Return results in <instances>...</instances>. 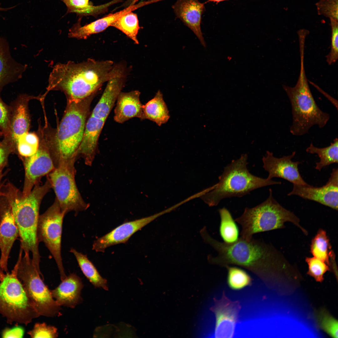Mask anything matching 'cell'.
Masks as SVG:
<instances>
[{"instance_id": "1", "label": "cell", "mask_w": 338, "mask_h": 338, "mask_svg": "<svg viewBox=\"0 0 338 338\" xmlns=\"http://www.w3.org/2000/svg\"><path fill=\"white\" fill-rule=\"evenodd\" d=\"M125 71L124 64H115L111 60L89 58L80 63L69 61L58 63L50 74L45 94L60 90L65 95L67 101L79 102L96 94L105 83Z\"/></svg>"}, {"instance_id": "2", "label": "cell", "mask_w": 338, "mask_h": 338, "mask_svg": "<svg viewBox=\"0 0 338 338\" xmlns=\"http://www.w3.org/2000/svg\"><path fill=\"white\" fill-rule=\"evenodd\" d=\"M52 188L47 178L42 185L36 184L28 194L22 192L10 183L4 186L3 195L12 212L18 228L20 248L24 253H31L35 265L39 267L40 256L38 250L37 228L42 201Z\"/></svg>"}, {"instance_id": "3", "label": "cell", "mask_w": 338, "mask_h": 338, "mask_svg": "<svg viewBox=\"0 0 338 338\" xmlns=\"http://www.w3.org/2000/svg\"><path fill=\"white\" fill-rule=\"evenodd\" d=\"M95 95L79 101H67L61 121L53 134L46 131L50 153L55 167L74 165L76 155L83 137L90 113V104Z\"/></svg>"}, {"instance_id": "4", "label": "cell", "mask_w": 338, "mask_h": 338, "mask_svg": "<svg viewBox=\"0 0 338 338\" xmlns=\"http://www.w3.org/2000/svg\"><path fill=\"white\" fill-rule=\"evenodd\" d=\"M203 238L217 252L215 257H208L212 264L225 267L236 265L260 273L273 266L277 260L274 249L261 239L253 238L247 240L240 237L234 242L227 243L213 238L207 232Z\"/></svg>"}, {"instance_id": "5", "label": "cell", "mask_w": 338, "mask_h": 338, "mask_svg": "<svg viewBox=\"0 0 338 338\" xmlns=\"http://www.w3.org/2000/svg\"><path fill=\"white\" fill-rule=\"evenodd\" d=\"M300 67L299 76L293 87L282 85L290 102L292 123L289 131L291 134L301 136L308 134L314 125L324 127L330 120L327 113L317 104L310 89L304 67V50H300Z\"/></svg>"}, {"instance_id": "6", "label": "cell", "mask_w": 338, "mask_h": 338, "mask_svg": "<svg viewBox=\"0 0 338 338\" xmlns=\"http://www.w3.org/2000/svg\"><path fill=\"white\" fill-rule=\"evenodd\" d=\"M248 159L247 155L243 154L224 167L219 177L218 182L204 197V200L209 205L216 206L224 198L241 197L256 189L281 183L252 174L247 167Z\"/></svg>"}, {"instance_id": "7", "label": "cell", "mask_w": 338, "mask_h": 338, "mask_svg": "<svg viewBox=\"0 0 338 338\" xmlns=\"http://www.w3.org/2000/svg\"><path fill=\"white\" fill-rule=\"evenodd\" d=\"M235 221L241 227V237L247 240L251 239L255 233L283 228L287 222L293 223L307 233L300 224L296 216L283 207L274 198L271 189H269L267 199L254 207H246Z\"/></svg>"}, {"instance_id": "8", "label": "cell", "mask_w": 338, "mask_h": 338, "mask_svg": "<svg viewBox=\"0 0 338 338\" xmlns=\"http://www.w3.org/2000/svg\"><path fill=\"white\" fill-rule=\"evenodd\" d=\"M17 261L10 273H6L0 283V314L7 322L27 325L40 315L34 308L17 276Z\"/></svg>"}, {"instance_id": "9", "label": "cell", "mask_w": 338, "mask_h": 338, "mask_svg": "<svg viewBox=\"0 0 338 338\" xmlns=\"http://www.w3.org/2000/svg\"><path fill=\"white\" fill-rule=\"evenodd\" d=\"M20 248L17 262V276L22 284L35 310L40 315L53 317L61 315V306L53 298L50 290L45 284L37 268L29 256Z\"/></svg>"}, {"instance_id": "10", "label": "cell", "mask_w": 338, "mask_h": 338, "mask_svg": "<svg viewBox=\"0 0 338 338\" xmlns=\"http://www.w3.org/2000/svg\"><path fill=\"white\" fill-rule=\"evenodd\" d=\"M74 166L62 165L48 174V177L61 211L66 215L73 211L77 214L90 206L85 202L77 187Z\"/></svg>"}, {"instance_id": "11", "label": "cell", "mask_w": 338, "mask_h": 338, "mask_svg": "<svg viewBox=\"0 0 338 338\" xmlns=\"http://www.w3.org/2000/svg\"><path fill=\"white\" fill-rule=\"evenodd\" d=\"M65 215L55 199L53 203L39 215L37 228L39 243L42 242L53 256L57 264L61 280L66 277L61 254L62 225Z\"/></svg>"}, {"instance_id": "12", "label": "cell", "mask_w": 338, "mask_h": 338, "mask_svg": "<svg viewBox=\"0 0 338 338\" xmlns=\"http://www.w3.org/2000/svg\"><path fill=\"white\" fill-rule=\"evenodd\" d=\"M38 148L33 155L23 158L25 177L22 194L25 196L31 192L43 176L49 174L55 168L47 137L43 129L39 128Z\"/></svg>"}, {"instance_id": "13", "label": "cell", "mask_w": 338, "mask_h": 338, "mask_svg": "<svg viewBox=\"0 0 338 338\" xmlns=\"http://www.w3.org/2000/svg\"><path fill=\"white\" fill-rule=\"evenodd\" d=\"M338 169L334 168L326 184L320 187L293 184L288 196L295 195L338 210Z\"/></svg>"}, {"instance_id": "14", "label": "cell", "mask_w": 338, "mask_h": 338, "mask_svg": "<svg viewBox=\"0 0 338 338\" xmlns=\"http://www.w3.org/2000/svg\"><path fill=\"white\" fill-rule=\"evenodd\" d=\"M214 301V305L211 310L214 313L216 318L215 337H233L241 308L239 303L230 300L224 293L220 299H215Z\"/></svg>"}, {"instance_id": "15", "label": "cell", "mask_w": 338, "mask_h": 338, "mask_svg": "<svg viewBox=\"0 0 338 338\" xmlns=\"http://www.w3.org/2000/svg\"><path fill=\"white\" fill-rule=\"evenodd\" d=\"M295 154L296 152L294 151L291 155L277 158L274 156L272 152L267 151L262 160L263 168L269 173L267 178L272 179L279 177L293 184L309 185L303 179L299 172L298 166L300 162L292 161Z\"/></svg>"}, {"instance_id": "16", "label": "cell", "mask_w": 338, "mask_h": 338, "mask_svg": "<svg viewBox=\"0 0 338 338\" xmlns=\"http://www.w3.org/2000/svg\"><path fill=\"white\" fill-rule=\"evenodd\" d=\"M4 197L5 200L0 202V269L6 273L9 254L19 234L11 207Z\"/></svg>"}, {"instance_id": "17", "label": "cell", "mask_w": 338, "mask_h": 338, "mask_svg": "<svg viewBox=\"0 0 338 338\" xmlns=\"http://www.w3.org/2000/svg\"><path fill=\"white\" fill-rule=\"evenodd\" d=\"M156 214L125 222L94 242L92 249L96 252H104L107 248L117 244L125 243L136 232L156 218Z\"/></svg>"}, {"instance_id": "18", "label": "cell", "mask_w": 338, "mask_h": 338, "mask_svg": "<svg viewBox=\"0 0 338 338\" xmlns=\"http://www.w3.org/2000/svg\"><path fill=\"white\" fill-rule=\"evenodd\" d=\"M42 95L35 96L26 94L19 95L9 105L10 108V135L8 138L15 145L18 138L28 132L31 120L28 109L29 101L43 100ZM17 149V148H16Z\"/></svg>"}, {"instance_id": "19", "label": "cell", "mask_w": 338, "mask_h": 338, "mask_svg": "<svg viewBox=\"0 0 338 338\" xmlns=\"http://www.w3.org/2000/svg\"><path fill=\"white\" fill-rule=\"evenodd\" d=\"M172 8L176 17L194 33L205 47L201 27L202 15L205 10V3L198 0H177Z\"/></svg>"}, {"instance_id": "20", "label": "cell", "mask_w": 338, "mask_h": 338, "mask_svg": "<svg viewBox=\"0 0 338 338\" xmlns=\"http://www.w3.org/2000/svg\"><path fill=\"white\" fill-rule=\"evenodd\" d=\"M150 0L129 6L118 12L111 13L105 17L82 26L78 21L71 28L70 35L71 38L77 39H87L90 35L101 32L110 26L122 16L144 6L152 3Z\"/></svg>"}, {"instance_id": "21", "label": "cell", "mask_w": 338, "mask_h": 338, "mask_svg": "<svg viewBox=\"0 0 338 338\" xmlns=\"http://www.w3.org/2000/svg\"><path fill=\"white\" fill-rule=\"evenodd\" d=\"M105 121L90 115L87 120L82 141L76 153V159L81 157L85 164L92 165L98 152L99 139Z\"/></svg>"}, {"instance_id": "22", "label": "cell", "mask_w": 338, "mask_h": 338, "mask_svg": "<svg viewBox=\"0 0 338 338\" xmlns=\"http://www.w3.org/2000/svg\"><path fill=\"white\" fill-rule=\"evenodd\" d=\"M61 281L57 287L50 290L52 296L60 306L74 308L83 301L81 295L84 287L83 282L74 273L69 274Z\"/></svg>"}, {"instance_id": "23", "label": "cell", "mask_w": 338, "mask_h": 338, "mask_svg": "<svg viewBox=\"0 0 338 338\" xmlns=\"http://www.w3.org/2000/svg\"><path fill=\"white\" fill-rule=\"evenodd\" d=\"M140 95L138 90L120 92L114 109V119L115 122L123 123L133 118L143 120V105L140 100Z\"/></svg>"}, {"instance_id": "24", "label": "cell", "mask_w": 338, "mask_h": 338, "mask_svg": "<svg viewBox=\"0 0 338 338\" xmlns=\"http://www.w3.org/2000/svg\"><path fill=\"white\" fill-rule=\"evenodd\" d=\"M27 67L12 58L7 41L0 38V92L6 85L21 78Z\"/></svg>"}, {"instance_id": "25", "label": "cell", "mask_w": 338, "mask_h": 338, "mask_svg": "<svg viewBox=\"0 0 338 338\" xmlns=\"http://www.w3.org/2000/svg\"><path fill=\"white\" fill-rule=\"evenodd\" d=\"M126 73L115 77L108 82L106 87L94 109L99 113L109 116L118 96L124 87Z\"/></svg>"}, {"instance_id": "26", "label": "cell", "mask_w": 338, "mask_h": 338, "mask_svg": "<svg viewBox=\"0 0 338 338\" xmlns=\"http://www.w3.org/2000/svg\"><path fill=\"white\" fill-rule=\"evenodd\" d=\"M170 118L169 111L163 95L159 90L153 98L143 105V120L148 119L161 126L166 123Z\"/></svg>"}, {"instance_id": "27", "label": "cell", "mask_w": 338, "mask_h": 338, "mask_svg": "<svg viewBox=\"0 0 338 338\" xmlns=\"http://www.w3.org/2000/svg\"><path fill=\"white\" fill-rule=\"evenodd\" d=\"M70 252L73 254L82 273L92 284L95 288L108 290L107 280L101 276L87 256L74 248H71Z\"/></svg>"}, {"instance_id": "28", "label": "cell", "mask_w": 338, "mask_h": 338, "mask_svg": "<svg viewBox=\"0 0 338 338\" xmlns=\"http://www.w3.org/2000/svg\"><path fill=\"white\" fill-rule=\"evenodd\" d=\"M311 154H316L320 161L316 163L315 169L320 171L323 168L334 163L338 162V140L335 138L330 145L326 147L318 148L311 143L306 150Z\"/></svg>"}, {"instance_id": "29", "label": "cell", "mask_w": 338, "mask_h": 338, "mask_svg": "<svg viewBox=\"0 0 338 338\" xmlns=\"http://www.w3.org/2000/svg\"><path fill=\"white\" fill-rule=\"evenodd\" d=\"M220 218L219 233L224 242L231 243L238 239L239 231L231 213L226 208L218 210Z\"/></svg>"}, {"instance_id": "30", "label": "cell", "mask_w": 338, "mask_h": 338, "mask_svg": "<svg viewBox=\"0 0 338 338\" xmlns=\"http://www.w3.org/2000/svg\"><path fill=\"white\" fill-rule=\"evenodd\" d=\"M330 241L324 230L320 229L312 240L310 250L314 257L330 265V257L332 251H330Z\"/></svg>"}, {"instance_id": "31", "label": "cell", "mask_w": 338, "mask_h": 338, "mask_svg": "<svg viewBox=\"0 0 338 338\" xmlns=\"http://www.w3.org/2000/svg\"><path fill=\"white\" fill-rule=\"evenodd\" d=\"M111 26L120 30L136 44H139L137 38L140 27L137 15L131 12L121 16Z\"/></svg>"}, {"instance_id": "32", "label": "cell", "mask_w": 338, "mask_h": 338, "mask_svg": "<svg viewBox=\"0 0 338 338\" xmlns=\"http://www.w3.org/2000/svg\"><path fill=\"white\" fill-rule=\"evenodd\" d=\"M225 267L228 271V283L231 288L234 290L240 289L250 284L251 279L245 271L229 265Z\"/></svg>"}, {"instance_id": "33", "label": "cell", "mask_w": 338, "mask_h": 338, "mask_svg": "<svg viewBox=\"0 0 338 338\" xmlns=\"http://www.w3.org/2000/svg\"><path fill=\"white\" fill-rule=\"evenodd\" d=\"M319 326L330 335L338 338V322L325 310L318 312L316 316Z\"/></svg>"}, {"instance_id": "34", "label": "cell", "mask_w": 338, "mask_h": 338, "mask_svg": "<svg viewBox=\"0 0 338 338\" xmlns=\"http://www.w3.org/2000/svg\"><path fill=\"white\" fill-rule=\"evenodd\" d=\"M67 8V13H74L79 16L93 13L97 7L90 4L89 0H63Z\"/></svg>"}, {"instance_id": "35", "label": "cell", "mask_w": 338, "mask_h": 338, "mask_svg": "<svg viewBox=\"0 0 338 338\" xmlns=\"http://www.w3.org/2000/svg\"><path fill=\"white\" fill-rule=\"evenodd\" d=\"M305 261L308 266V274L318 282L323 280L324 274L330 270L329 265L324 262L315 257H307Z\"/></svg>"}, {"instance_id": "36", "label": "cell", "mask_w": 338, "mask_h": 338, "mask_svg": "<svg viewBox=\"0 0 338 338\" xmlns=\"http://www.w3.org/2000/svg\"><path fill=\"white\" fill-rule=\"evenodd\" d=\"M27 334L32 338H57L59 333L57 328L45 323H36Z\"/></svg>"}, {"instance_id": "37", "label": "cell", "mask_w": 338, "mask_h": 338, "mask_svg": "<svg viewBox=\"0 0 338 338\" xmlns=\"http://www.w3.org/2000/svg\"><path fill=\"white\" fill-rule=\"evenodd\" d=\"M331 34L330 52L326 56V60L329 65L336 62L338 59V22L330 19Z\"/></svg>"}, {"instance_id": "38", "label": "cell", "mask_w": 338, "mask_h": 338, "mask_svg": "<svg viewBox=\"0 0 338 338\" xmlns=\"http://www.w3.org/2000/svg\"><path fill=\"white\" fill-rule=\"evenodd\" d=\"M10 108L0 97V131L4 138L10 135Z\"/></svg>"}, {"instance_id": "39", "label": "cell", "mask_w": 338, "mask_h": 338, "mask_svg": "<svg viewBox=\"0 0 338 338\" xmlns=\"http://www.w3.org/2000/svg\"><path fill=\"white\" fill-rule=\"evenodd\" d=\"M338 0H321L316 4L320 14L338 21Z\"/></svg>"}, {"instance_id": "40", "label": "cell", "mask_w": 338, "mask_h": 338, "mask_svg": "<svg viewBox=\"0 0 338 338\" xmlns=\"http://www.w3.org/2000/svg\"><path fill=\"white\" fill-rule=\"evenodd\" d=\"M13 153H17L16 146L8 139L3 138L0 141V169L4 167L9 155Z\"/></svg>"}, {"instance_id": "41", "label": "cell", "mask_w": 338, "mask_h": 338, "mask_svg": "<svg viewBox=\"0 0 338 338\" xmlns=\"http://www.w3.org/2000/svg\"><path fill=\"white\" fill-rule=\"evenodd\" d=\"M24 334L23 329L20 326L13 328H6L3 331L2 336L3 338H22Z\"/></svg>"}, {"instance_id": "42", "label": "cell", "mask_w": 338, "mask_h": 338, "mask_svg": "<svg viewBox=\"0 0 338 338\" xmlns=\"http://www.w3.org/2000/svg\"><path fill=\"white\" fill-rule=\"evenodd\" d=\"M3 168L0 169V197L3 195V193L2 191L3 185L1 183L2 180L3 176Z\"/></svg>"}, {"instance_id": "43", "label": "cell", "mask_w": 338, "mask_h": 338, "mask_svg": "<svg viewBox=\"0 0 338 338\" xmlns=\"http://www.w3.org/2000/svg\"><path fill=\"white\" fill-rule=\"evenodd\" d=\"M228 0H207V2H213V3H218L220 2L223 1H226Z\"/></svg>"}, {"instance_id": "44", "label": "cell", "mask_w": 338, "mask_h": 338, "mask_svg": "<svg viewBox=\"0 0 338 338\" xmlns=\"http://www.w3.org/2000/svg\"><path fill=\"white\" fill-rule=\"evenodd\" d=\"M5 274L3 273V271H2L0 269V281H1L2 280Z\"/></svg>"}, {"instance_id": "45", "label": "cell", "mask_w": 338, "mask_h": 338, "mask_svg": "<svg viewBox=\"0 0 338 338\" xmlns=\"http://www.w3.org/2000/svg\"><path fill=\"white\" fill-rule=\"evenodd\" d=\"M137 0H128L127 2L130 4H135Z\"/></svg>"}, {"instance_id": "46", "label": "cell", "mask_w": 338, "mask_h": 338, "mask_svg": "<svg viewBox=\"0 0 338 338\" xmlns=\"http://www.w3.org/2000/svg\"><path fill=\"white\" fill-rule=\"evenodd\" d=\"M1 136H2V135L1 132L0 131V137Z\"/></svg>"}, {"instance_id": "47", "label": "cell", "mask_w": 338, "mask_h": 338, "mask_svg": "<svg viewBox=\"0 0 338 338\" xmlns=\"http://www.w3.org/2000/svg\"><path fill=\"white\" fill-rule=\"evenodd\" d=\"M60 0L62 1L63 0Z\"/></svg>"}]
</instances>
